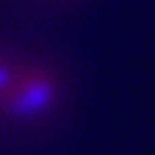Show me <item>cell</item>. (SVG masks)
Segmentation results:
<instances>
[{
    "label": "cell",
    "instance_id": "cell-2",
    "mask_svg": "<svg viewBox=\"0 0 155 155\" xmlns=\"http://www.w3.org/2000/svg\"><path fill=\"white\" fill-rule=\"evenodd\" d=\"M9 82H11L9 69H7V65H5V63H0V95L5 93V88L9 86Z\"/></svg>",
    "mask_w": 155,
    "mask_h": 155
},
{
    "label": "cell",
    "instance_id": "cell-1",
    "mask_svg": "<svg viewBox=\"0 0 155 155\" xmlns=\"http://www.w3.org/2000/svg\"><path fill=\"white\" fill-rule=\"evenodd\" d=\"M54 101V82L45 73L30 71L19 75L2 93V104L13 116H35Z\"/></svg>",
    "mask_w": 155,
    "mask_h": 155
}]
</instances>
